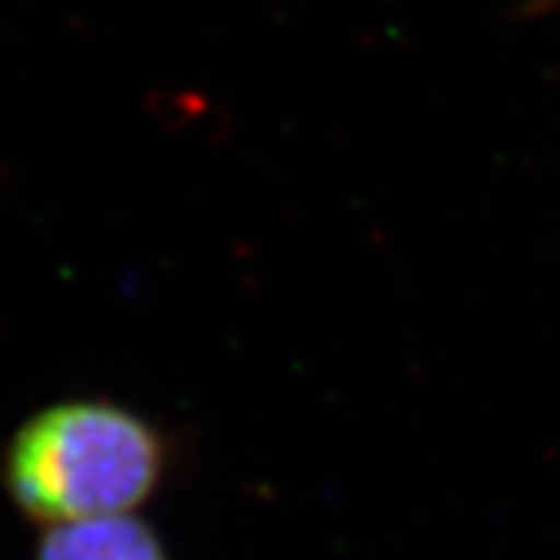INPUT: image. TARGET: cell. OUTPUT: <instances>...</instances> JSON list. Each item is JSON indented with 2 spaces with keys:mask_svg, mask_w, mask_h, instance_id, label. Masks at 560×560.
Masks as SVG:
<instances>
[{
  "mask_svg": "<svg viewBox=\"0 0 560 560\" xmlns=\"http://www.w3.org/2000/svg\"><path fill=\"white\" fill-rule=\"evenodd\" d=\"M166 469V435L112 398H65L37 409L0 453L8 500L42 530L136 516L163 487Z\"/></svg>",
  "mask_w": 560,
  "mask_h": 560,
  "instance_id": "obj_1",
  "label": "cell"
},
{
  "mask_svg": "<svg viewBox=\"0 0 560 560\" xmlns=\"http://www.w3.org/2000/svg\"><path fill=\"white\" fill-rule=\"evenodd\" d=\"M34 560H170V550L145 520L105 516L48 527Z\"/></svg>",
  "mask_w": 560,
  "mask_h": 560,
  "instance_id": "obj_2",
  "label": "cell"
}]
</instances>
